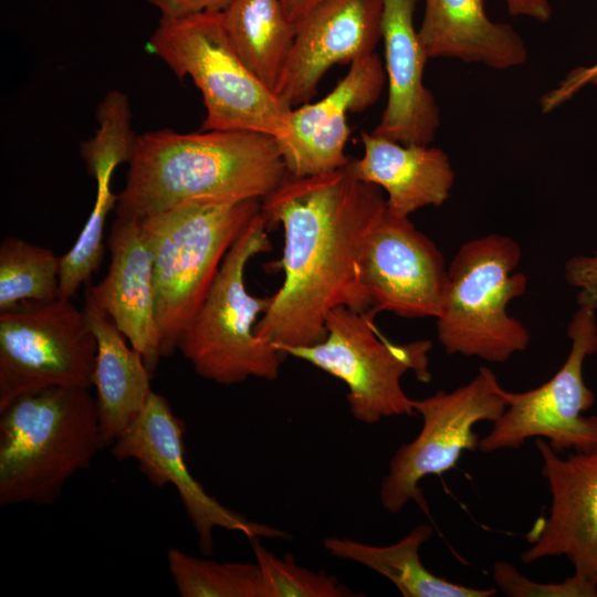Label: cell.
Listing matches in <instances>:
<instances>
[{
  "mask_svg": "<svg viewBox=\"0 0 597 597\" xmlns=\"http://www.w3.org/2000/svg\"><path fill=\"white\" fill-rule=\"evenodd\" d=\"M386 212L381 189L356 179L346 166L290 176L261 200L269 229L282 226V258L269 264L283 283L255 325V335L279 350L310 346L326 335L328 314L339 306L369 310L358 282L368 234Z\"/></svg>",
  "mask_w": 597,
  "mask_h": 597,
  "instance_id": "6da1fadb",
  "label": "cell"
},
{
  "mask_svg": "<svg viewBox=\"0 0 597 597\" xmlns=\"http://www.w3.org/2000/svg\"><path fill=\"white\" fill-rule=\"evenodd\" d=\"M117 218L140 220L182 203L262 200L287 177L275 137L249 130L137 135Z\"/></svg>",
  "mask_w": 597,
  "mask_h": 597,
  "instance_id": "7a4b0ae2",
  "label": "cell"
},
{
  "mask_svg": "<svg viewBox=\"0 0 597 597\" xmlns=\"http://www.w3.org/2000/svg\"><path fill=\"white\" fill-rule=\"evenodd\" d=\"M90 388L53 386L0 410V505H51L104 446Z\"/></svg>",
  "mask_w": 597,
  "mask_h": 597,
  "instance_id": "3957f363",
  "label": "cell"
},
{
  "mask_svg": "<svg viewBox=\"0 0 597 597\" xmlns=\"http://www.w3.org/2000/svg\"><path fill=\"white\" fill-rule=\"evenodd\" d=\"M261 200L182 203L138 220L154 266L161 355L172 354L238 237Z\"/></svg>",
  "mask_w": 597,
  "mask_h": 597,
  "instance_id": "277c9868",
  "label": "cell"
},
{
  "mask_svg": "<svg viewBox=\"0 0 597 597\" xmlns=\"http://www.w3.org/2000/svg\"><path fill=\"white\" fill-rule=\"evenodd\" d=\"M149 51L202 96L201 130H249L282 139L292 109L243 61L220 12L160 18Z\"/></svg>",
  "mask_w": 597,
  "mask_h": 597,
  "instance_id": "5b68a950",
  "label": "cell"
},
{
  "mask_svg": "<svg viewBox=\"0 0 597 597\" xmlns=\"http://www.w3.org/2000/svg\"><path fill=\"white\" fill-rule=\"evenodd\" d=\"M269 231L260 210L227 252L178 343L177 349L207 380L232 385L250 377L272 381L279 376L285 355L254 331L272 297L252 295L245 285L249 262L272 249Z\"/></svg>",
  "mask_w": 597,
  "mask_h": 597,
  "instance_id": "8992f818",
  "label": "cell"
},
{
  "mask_svg": "<svg viewBox=\"0 0 597 597\" xmlns=\"http://www.w3.org/2000/svg\"><path fill=\"white\" fill-rule=\"evenodd\" d=\"M521 245L510 237L489 234L461 245L448 268V286L437 320V338L449 355L505 363L527 348L526 327L506 312L526 290L515 273Z\"/></svg>",
  "mask_w": 597,
  "mask_h": 597,
  "instance_id": "52a82bcc",
  "label": "cell"
},
{
  "mask_svg": "<svg viewBox=\"0 0 597 597\" xmlns=\"http://www.w3.org/2000/svg\"><path fill=\"white\" fill-rule=\"evenodd\" d=\"M376 314L373 310L336 307L327 316L326 335L321 342L280 350L342 380L352 416L366 425L417 413L413 399L400 383L406 373L412 371L421 383L431 380L428 354L432 343L389 342L374 324Z\"/></svg>",
  "mask_w": 597,
  "mask_h": 597,
  "instance_id": "ba28073f",
  "label": "cell"
},
{
  "mask_svg": "<svg viewBox=\"0 0 597 597\" xmlns=\"http://www.w3.org/2000/svg\"><path fill=\"white\" fill-rule=\"evenodd\" d=\"M97 343L71 298L29 301L0 312V410L53 386L92 387Z\"/></svg>",
  "mask_w": 597,
  "mask_h": 597,
  "instance_id": "9c48e42d",
  "label": "cell"
},
{
  "mask_svg": "<svg viewBox=\"0 0 597 597\" xmlns=\"http://www.w3.org/2000/svg\"><path fill=\"white\" fill-rule=\"evenodd\" d=\"M507 405L505 389L488 367H481L469 384L450 392L438 390L413 399L422 427L412 441L396 450L389 462L379 490L383 507L397 514L415 501L427 512L420 480L429 474L441 475L455 468L463 451L479 449L474 425L494 422Z\"/></svg>",
  "mask_w": 597,
  "mask_h": 597,
  "instance_id": "30bf717a",
  "label": "cell"
},
{
  "mask_svg": "<svg viewBox=\"0 0 597 597\" xmlns=\"http://www.w3.org/2000/svg\"><path fill=\"white\" fill-rule=\"evenodd\" d=\"M567 335L569 354L561 369L537 388L522 392L505 390L509 405L480 440L479 450L491 453L517 449L528 438H545L557 452L573 449L588 452L597 448V416L586 417L595 402L584 380L586 358L597 352L596 310L579 306Z\"/></svg>",
  "mask_w": 597,
  "mask_h": 597,
  "instance_id": "8fae6325",
  "label": "cell"
},
{
  "mask_svg": "<svg viewBox=\"0 0 597 597\" xmlns=\"http://www.w3.org/2000/svg\"><path fill=\"white\" fill-rule=\"evenodd\" d=\"M185 428L167 399L153 391L137 418L111 443V453L121 461H136L154 486L176 488L205 555L213 552L217 527L239 532L249 540L289 538L286 531L250 521L207 493L186 464Z\"/></svg>",
  "mask_w": 597,
  "mask_h": 597,
  "instance_id": "7c38bea8",
  "label": "cell"
},
{
  "mask_svg": "<svg viewBox=\"0 0 597 597\" xmlns=\"http://www.w3.org/2000/svg\"><path fill=\"white\" fill-rule=\"evenodd\" d=\"M358 282L376 313L437 318L446 298L448 269L436 244L409 218L386 211L363 247Z\"/></svg>",
  "mask_w": 597,
  "mask_h": 597,
  "instance_id": "4fadbf2b",
  "label": "cell"
},
{
  "mask_svg": "<svg viewBox=\"0 0 597 597\" xmlns=\"http://www.w3.org/2000/svg\"><path fill=\"white\" fill-rule=\"evenodd\" d=\"M535 446L552 504L548 516L528 532L531 546L521 559L566 556L575 573L597 584V448L562 459L543 438Z\"/></svg>",
  "mask_w": 597,
  "mask_h": 597,
  "instance_id": "5bb4252c",
  "label": "cell"
},
{
  "mask_svg": "<svg viewBox=\"0 0 597 597\" xmlns=\"http://www.w3.org/2000/svg\"><path fill=\"white\" fill-rule=\"evenodd\" d=\"M383 0H324L296 25L275 87L292 108L307 103L336 64L375 53L381 40Z\"/></svg>",
  "mask_w": 597,
  "mask_h": 597,
  "instance_id": "9a60e30c",
  "label": "cell"
},
{
  "mask_svg": "<svg viewBox=\"0 0 597 597\" xmlns=\"http://www.w3.org/2000/svg\"><path fill=\"white\" fill-rule=\"evenodd\" d=\"M346 75L322 100L291 109L285 136L277 140L290 176L307 177L345 167L349 113L363 112L380 96L386 73L373 53L349 64Z\"/></svg>",
  "mask_w": 597,
  "mask_h": 597,
  "instance_id": "2e32d148",
  "label": "cell"
},
{
  "mask_svg": "<svg viewBox=\"0 0 597 597\" xmlns=\"http://www.w3.org/2000/svg\"><path fill=\"white\" fill-rule=\"evenodd\" d=\"M97 128L80 146L88 174L95 180L92 211L73 247L61 255L59 297L71 298L100 269L105 253L104 230L118 195L112 189L116 168L128 163L137 138L128 96L107 92L96 107Z\"/></svg>",
  "mask_w": 597,
  "mask_h": 597,
  "instance_id": "e0dca14e",
  "label": "cell"
},
{
  "mask_svg": "<svg viewBox=\"0 0 597 597\" xmlns=\"http://www.w3.org/2000/svg\"><path fill=\"white\" fill-rule=\"evenodd\" d=\"M416 6L417 0H383L388 97L373 134L402 144L430 145L440 125V111L423 82L429 59L415 28Z\"/></svg>",
  "mask_w": 597,
  "mask_h": 597,
  "instance_id": "ac0fdd59",
  "label": "cell"
},
{
  "mask_svg": "<svg viewBox=\"0 0 597 597\" xmlns=\"http://www.w3.org/2000/svg\"><path fill=\"white\" fill-rule=\"evenodd\" d=\"M107 247V273L100 283L88 286L86 298L114 321L153 373L163 355L155 315L153 255L140 222L116 217Z\"/></svg>",
  "mask_w": 597,
  "mask_h": 597,
  "instance_id": "d6986e66",
  "label": "cell"
},
{
  "mask_svg": "<svg viewBox=\"0 0 597 597\" xmlns=\"http://www.w3.org/2000/svg\"><path fill=\"white\" fill-rule=\"evenodd\" d=\"M360 139L364 154L349 160L346 168L356 179L386 191L388 213L409 218L418 209L440 207L449 198L454 171L442 149L367 132L360 133Z\"/></svg>",
  "mask_w": 597,
  "mask_h": 597,
  "instance_id": "ffe728a7",
  "label": "cell"
},
{
  "mask_svg": "<svg viewBox=\"0 0 597 597\" xmlns=\"http://www.w3.org/2000/svg\"><path fill=\"white\" fill-rule=\"evenodd\" d=\"M418 33L428 59H458L496 70L527 60L522 38L511 25L492 21L483 0H425Z\"/></svg>",
  "mask_w": 597,
  "mask_h": 597,
  "instance_id": "44dd1931",
  "label": "cell"
},
{
  "mask_svg": "<svg viewBox=\"0 0 597 597\" xmlns=\"http://www.w3.org/2000/svg\"><path fill=\"white\" fill-rule=\"evenodd\" d=\"M82 310L97 343L92 386L96 389L102 440L108 444L145 407L153 392L151 371L143 355L127 345L124 334L104 311L88 298Z\"/></svg>",
  "mask_w": 597,
  "mask_h": 597,
  "instance_id": "7402d4cb",
  "label": "cell"
},
{
  "mask_svg": "<svg viewBox=\"0 0 597 597\" xmlns=\"http://www.w3.org/2000/svg\"><path fill=\"white\" fill-rule=\"evenodd\" d=\"M433 534L428 524L412 528L398 542L376 546L349 538L327 537L331 555L359 563L390 580L405 597H491L494 588H473L437 576L421 563L419 549Z\"/></svg>",
  "mask_w": 597,
  "mask_h": 597,
  "instance_id": "603a6c76",
  "label": "cell"
},
{
  "mask_svg": "<svg viewBox=\"0 0 597 597\" xmlns=\"http://www.w3.org/2000/svg\"><path fill=\"white\" fill-rule=\"evenodd\" d=\"M220 15L240 56L275 92L295 35L282 0H231Z\"/></svg>",
  "mask_w": 597,
  "mask_h": 597,
  "instance_id": "cb8c5ba5",
  "label": "cell"
},
{
  "mask_svg": "<svg viewBox=\"0 0 597 597\" xmlns=\"http://www.w3.org/2000/svg\"><path fill=\"white\" fill-rule=\"evenodd\" d=\"M61 256L15 237L0 244V312L59 297Z\"/></svg>",
  "mask_w": 597,
  "mask_h": 597,
  "instance_id": "d4e9b609",
  "label": "cell"
},
{
  "mask_svg": "<svg viewBox=\"0 0 597 597\" xmlns=\"http://www.w3.org/2000/svg\"><path fill=\"white\" fill-rule=\"evenodd\" d=\"M168 568L182 597H264L258 563H219L198 558L176 547L167 554Z\"/></svg>",
  "mask_w": 597,
  "mask_h": 597,
  "instance_id": "484cf974",
  "label": "cell"
},
{
  "mask_svg": "<svg viewBox=\"0 0 597 597\" xmlns=\"http://www.w3.org/2000/svg\"><path fill=\"white\" fill-rule=\"evenodd\" d=\"M250 542L262 574L264 597L358 596L335 576L297 565L292 554L277 557L261 544L260 538Z\"/></svg>",
  "mask_w": 597,
  "mask_h": 597,
  "instance_id": "4316f807",
  "label": "cell"
},
{
  "mask_svg": "<svg viewBox=\"0 0 597 597\" xmlns=\"http://www.w3.org/2000/svg\"><path fill=\"white\" fill-rule=\"evenodd\" d=\"M496 586L510 597H596L597 584L574 572L562 583L542 584L522 575L513 565L500 561L493 566Z\"/></svg>",
  "mask_w": 597,
  "mask_h": 597,
  "instance_id": "83f0119b",
  "label": "cell"
},
{
  "mask_svg": "<svg viewBox=\"0 0 597 597\" xmlns=\"http://www.w3.org/2000/svg\"><path fill=\"white\" fill-rule=\"evenodd\" d=\"M597 84V62L589 66L572 70L557 86L545 93L541 101L543 113H549L587 85Z\"/></svg>",
  "mask_w": 597,
  "mask_h": 597,
  "instance_id": "f1b7e54d",
  "label": "cell"
},
{
  "mask_svg": "<svg viewBox=\"0 0 597 597\" xmlns=\"http://www.w3.org/2000/svg\"><path fill=\"white\" fill-rule=\"evenodd\" d=\"M156 8L160 18L175 19L201 12H220L231 0H139Z\"/></svg>",
  "mask_w": 597,
  "mask_h": 597,
  "instance_id": "f546056e",
  "label": "cell"
},
{
  "mask_svg": "<svg viewBox=\"0 0 597 597\" xmlns=\"http://www.w3.org/2000/svg\"><path fill=\"white\" fill-rule=\"evenodd\" d=\"M568 276L583 296L597 306V252L573 256L568 264Z\"/></svg>",
  "mask_w": 597,
  "mask_h": 597,
  "instance_id": "4dcf8cb0",
  "label": "cell"
},
{
  "mask_svg": "<svg viewBox=\"0 0 597 597\" xmlns=\"http://www.w3.org/2000/svg\"><path fill=\"white\" fill-rule=\"evenodd\" d=\"M509 13L514 17H527L540 22H547L552 17L548 0H504Z\"/></svg>",
  "mask_w": 597,
  "mask_h": 597,
  "instance_id": "1f68e13d",
  "label": "cell"
},
{
  "mask_svg": "<svg viewBox=\"0 0 597 597\" xmlns=\"http://www.w3.org/2000/svg\"><path fill=\"white\" fill-rule=\"evenodd\" d=\"M323 1L324 0H282L285 12L294 25Z\"/></svg>",
  "mask_w": 597,
  "mask_h": 597,
  "instance_id": "d6a6232c",
  "label": "cell"
}]
</instances>
